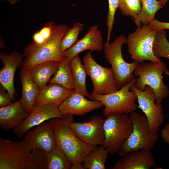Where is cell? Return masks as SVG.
Returning a JSON list of instances; mask_svg holds the SVG:
<instances>
[{"instance_id":"cell-1","label":"cell","mask_w":169,"mask_h":169,"mask_svg":"<svg viewBox=\"0 0 169 169\" xmlns=\"http://www.w3.org/2000/svg\"><path fill=\"white\" fill-rule=\"evenodd\" d=\"M0 169H46V153L25 140L0 138Z\"/></svg>"},{"instance_id":"cell-2","label":"cell","mask_w":169,"mask_h":169,"mask_svg":"<svg viewBox=\"0 0 169 169\" xmlns=\"http://www.w3.org/2000/svg\"><path fill=\"white\" fill-rule=\"evenodd\" d=\"M73 115H63L61 118L49 120L54 133L56 146L64 152L72 164L82 161L87 153L96 146L87 144L76 134L71 126Z\"/></svg>"},{"instance_id":"cell-3","label":"cell","mask_w":169,"mask_h":169,"mask_svg":"<svg viewBox=\"0 0 169 169\" xmlns=\"http://www.w3.org/2000/svg\"><path fill=\"white\" fill-rule=\"evenodd\" d=\"M70 28L64 24L57 25L53 35L40 45L32 43L23 49L24 59L22 69L28 71L34 66L44 62L59 61L64 57L60 51L61 40Z\"/></svg>"},{"instance_id":"cell-4","label":"cell","mask_w":169,"mask_h":169,"mask_svg":"<svg viewBox=\"0 0 169 169\" xmlns=\"http://www.w3.org/2000/svg\"><path fill=\"white\" fill-rule=\"evenodd\" d=\"M127 38L121 34L113 42H106L104 45V54L106 61L111 65L118 90L135 78L133 72L139 63L135 61L128 63L123 58L122 48Z\"/></svg>"},{"instance_id":"cell-5","label":"cell","mask_w":169,"mask_h":169,"mask_svg":"<svg viewBox=\"0 0 169 169\" xmlns=\"http://www.w3.org/2000/svg\"><path fill=\"white\" fill-rule=\"evenodd\" d=\"M167 69L162 61L159 62L138 63L133 74L137 77L134 83L139 90L143 91L146 85L150 86L153 90L156 97V103L161 104L162 100L169 94L168 87L163 83L162 74Z\"/></svg>"},{"instance_id":"cell-6","label":"cell","mask_w":169,"mask_h":169,"mask_svg":"<svg viewBox=\"0 0 169 169\" xmlns=\"http://www.w3.org/2000/svg\"><path fill=\"white\" fill-rule=\"evenodd\" d=\"M133 129L131 133L117 153L123 157L130 151L138 150L151 151L155 147L158 135L149 130L148 119L145 115L133 111L130 114Z\"/></svg>"},{"instance_id":"cell-7","label":"cell","mask_w":169,"mask_h":169,"mask_svg":"<svg viewBox=\"0 0 169 169\" xmlns=\"http://www.w3.org/2000/svg\"><path fill=\"white\" fill-rule=\"evenodd\" d=\"M137 79L136 78L131 82L113 93L105 95L91 93L89 94L88 98L100 101L103 104L105 108L103 113L106 117L112 114H130L138 107L136 93L132 90L130 91V87Z\"/></svg>"},{"instance_id":"cell-8","label":"cell","mask_w":169,"mask_h":169,"mask_svg":"<svg viewBox=\"0 0 169 169\" xmlns=\"http://www.w3.org/2000/svg\"><path fill=\"white\" fill-rule=\"evenodd\" d=\"M105 139L103 145L109 154L117 153L130 136L133 129L131 121L127 114H112L105 119Z\"/></svg>"},{"instance_id":"cell-9","label":"cell","mask_w":169,"mask_h":169,"mask_svg":"<svg viewBox=\"0 0 169 169\" xmlns=\"http://www.w3.org/2000/svg\"><path fill=\"white\" fill-rule=\"evenodd\" d=\"M156 31L148 25L138 27L135 31L130 33L127 38L128 50L131 57L139 63L145 60L154 62L161 61L153 52V45Z\"/></svg>"},{"instance_id":"cell-10","label":"cell","mask_w":169,"mask_h":169,"mask_svg":"<svg viewBox=\"0 0 169 169\" xmlns=\"http://www.w3.org/2000/svg\"><path fill=\"white\" fill-rule=\"evenodd\" d=\"M83 60L87 75L93 83L92 93L105 95L118 90L112 69L103 67L97 63L91 56V51L84 55Z\"/></svg>"},{"instance_id":"cell-11","label":"cell","mask_w":169,"mask_h":169,"mask_svg":"<svg viewBox=\"0 0 169 169\" xmlns=\"http://www.w3.org/2000/svg\"><path fill=\"white\" fill-rule=\"evenodd\" d=\"M130 90L136 93L138 103V108L141 109L146 117L149 123V130L153 133H157L164 120L163 111L161 104L156 103V97L152 89L146 85L145 90L138 89L134 84Z\"/></svg>"},{"instance_id":"cell-12","label":"cell","mask_w":169,"mask_h":169,"mask_svg":"<svg viewBox=\"0 0 169 169\" xmlns=\"http://www.w3.org/2000/svg\"><path fill=\"white\" fill-rule=\"evenodd\" d=\"M105 119L99 115L92 117L88 121L74 122L71 126L77 136L83 142L92 146L102 145L105 139Z\"/></svg>"},{"instance_id":"cell-13","label":"cell","mask_w":169,"mask_h":169,"mask_svg":"<svg viewBox=\"0 0 169 169\" xmlns=\"http://www.w3.org/2000/svg\"><path fill=\"white\" fill-rule=\"evenodd\" d=\"M63 116L58 106H34L28 116L13 129V132L16 136L20 138L33 127L47 120L54 118H61Z\"/></svg>"},{"instance_id":"cell-14","label":"cell","mask_w":169,"mask_h":169,"mask_svg":"<svg viewBox=\"0 0 169 169\" xmlns=\"http://www.w3.org/2000/svg\"><path fill=\"white\" fill-rule=\"evenodd\" d=\"M24 55L17 51L9 54L1 52L0 58L3 65L0 70L1 84L8 91L14 100L16 94L14 85V74L17 68L22 66Z\"/></svg>"},{"instance_id":"cell-15","label":"cell","mask_w":169,"mask_h":169,"mask_svg":"<svg viewBox=\"0 0 169 169\" xmlns=\"http://www.w3.org/2000/svg\"><path fill=\"white\" fill-rule=\"evenodd\" d=\"M85 97L74 90L73 92L58 106L59 111L63 115L69 114L81 116L104 106L100 101L89 100Z\"/></svg>"},{"instance_id":"cell-16","label":"cell","mask_w":169,"mask_h":169,"mask_svg":"<svg viewBox=\"0 0 169 169\" xmlns=\"http://www.w3.org/2000/svg\"><path fill=\"white\" fill-rule=\"evenodd\" d=\"M24 140L33 149L44 151L47 153L56 146L54 133L49 121H45L26 134Z\"/></svg>"},{"instance_id":"cell-17","label":"cell","mask_w":169,"mask_h":169,"mask_svg":"<svg viewBox=\"0 0 169 169\" xmlns=\"http://www.w3.org/2000/svg\"><path fill=\"white\" fill-rule=\"evenodd\" d=\"M104 44L101 31L97 26H91L84 37L72 47L63 53V55L70 60L76 55L86 50L100 52Z\"/></svg>"},{"instance_id":"cell-18","label":"cell","mask_w":169,"mask_h":169,"mask_svg":"<svg viewBox=\"0 0 169 169\" xmlns=\"http://www.w3.org/2000/svg\"><path fill=\"white\" fill-rule=\"evenodd\" d=\"M151 151L138 150L130 151L116 161L111 169H150L155 166Z\"/></svg>"},{"instance_id":"cell-19","label":"cell","mask_w":169,"mask_h":169,"mask_svg":"<svg viewBox=\"0 0 169 169\" xmlns=\"http://www.w3.org/2000/svg\"><path fill=\"white\" fill-rule=\"evenodd\" d=\"M20 100L0 108V125L2 130L8 131L18 125L29 115Z\"/></svg>"},{"instance_id":"cell-20","label":"cell","mask_w":169,"mask_h":169,"mask_svg":"<svg viewBox=\"0 0 169 169\" xmlns=\"http://www.w3.org/2000/svg\"><path fill=\"white\" fill-rule=\"evenodd\" d=\"M60 85L51 84L41 90L36 97L34 106H59L74 91Z\"/></svg>"},{"instance_id":"cell-21","label":"cell","mask_w":169,"mask_h":169,"mask_svg":"<svg viewBox=\"0 0 169 169\" xmlns=\"http://www.w3.org/2000/svg\"><path fill=\"white\" fill-rule=\"evenodd\" d=\"M20 77L22 85L20 100L24 108L29 114L34 106L35 100L40 90L31 79L28 71L22 69Z\"/></svg>"},{"instance_id":"cell-22","label":"cell","mask_w":169,"mask_h":169,"mask_svg":"<svg viewBox=\"0 0 169 169\" xmlns=\"http://www.w3.org/2000/svg\"><path fill=\"white\" fill-rule=\"evenodd\" d=\"M59 61H50L38 64L28 71L32 80L40 90L46 85L56 72Z\"/></svg>"},{"instance_id":"cell-23","label":"cell","mask_w":169,"mask_h":169,"mask_svg":"<svg viewBox=\"0 0 169 169\" xmlns=\"http://www.w3.org/2000/svg\"><path fill=\"white\" fill-rule=\"evenodd\" d=\"M69 64L72 74L74 90L88 98L89 94L86 86L87 74L79 55H76L69 60Z\"/></svg>"},{"instance_id":"cell-24","label":"cell","mask_w":169,"mask_h":169,"mask_svg":"<svg viewBox=\"0 0 169 169\" xmlns=\"http://www.w3.org/2000/svg\"><path fill=\"white\" fill-rule=\"evenodd\" d=\"M69 61L68 58L64 56L59 61L58 66L53 77L49 80L50 83L74 90L73 77Z\"/></svg>"},{"instance_id":"cell-25","label":"cell","mask_w":169,"mask_h":169,"mask_svg":"<svg viewBox=\"0 0 169 169\" xmlns=\"http://www.w3.org/2000/svg\"><path fill=\"white\" fill-rule=\"evenodd\" d=\"M109 154L103 146H96L84 157L83 164L85 169H105Z\"/></svg>"},{"instance_id":"cell-26","label":"cell","mask_w":169,"mask_h":169,"mask_svg":"<svg viewBox=\"0 0 169 169\" xmlns=\"http://www.w3.org/2000/svg\"><path fill=\"white\" fill-rule=\"evenodd\" d=\"M141 8L136 18L134 20L136 26H141L143 25H148L154 19L156 13L162 8L159 0H140Z\"/></svg>"},{"instance_id":"cell-27","label":"cell","mask_w":169,"mask_h":169,"mask_svg":"<svg viewBox=\"0 0 169 169\" xmlns=\"http://www.w3.org/2000/svg\"><path fill=\"white\" fill-rule=\"evenodd\" d=\"M46 169H70L72 162L63 151L57 146L51 151L46 153Z\"/></svg>"},{"instance_id":"cell-28","label":"cell","mask_w":169,"mask_h":169,"mask_svg":"<svg viewBox=\"0 0 169 169\" xmlns=\"http://www.w3.org/2000/svg\"><path fill=\"white\" fill-rule=\"evenodd\" d=\"M165 29L156 31L153 45V52L157 58H166L169 59V42Z\"/></svg>"},{"instance_id":"cell-29","label":"cell","mask_w":169,"mask_h":169,"mask_svg":"<svg viewBox=\"0 0 169 169\" xmlns=\"http://www.w3.org/2000/svg\"><path fill=\"white\" fill-rule=\"evenodd\" d=\"M83 27V24L82 23H75L65 34L61 40L59 46L60 50L62 53L78 41V36Z\"/></svg>"},{"instance_id":"cell-30","label":"cell","mask_w":169,"mask_h":169,"mask_svg":"<svg viewBox=\"0 0 169 169\" xmlns=\"http://www.w3.org/2000/svg\"><path fill=\"white\" fill-rule=\"evenodd\" d=\"M141 8L140 0H120L119 9L122 14L135 20Z\"/></svg>"},{"instance_id":"cell-31","label":"cell","mask_w":169,"mask_h":169,"mask_svg":"<svg viewBox=\"0 0 169 169\" xmlns=\"http://www.w3.org/2000/svg\"><path fill=\"white\" fill-rule=\"evenodd\" d=\"M56 25L52 21L47 23L39 30L34 34L32 43L40 45L48 40L53 35Z\"/></svg>"},{"instance_id":"cell-32","label":"cell","mask_w":169,"mask_h":169,"mask_svg":"<svg viewBox=\"0 0 169 169\" xmlns=\"http://www.w3.org/2000/svg\"><path fill=\"white\" fill-rule=\"evenodd\" d=\"M120 0H108V11L107 17L106 42L110 43L112 30L115 23V15L119 8Z\"/></svg>"},{"instance_id":"cell-33","label":"cell","mask_w":169,"mask_h":169,"mask_svg":"<svg viewBox=\"0 0 169 169\" xmlns=\"http://www.w3.org/2000/svg\"><path fill=\"white\" fill-rule=\"evenodd\" d=\"M12 97L8 91L0 84V107H4L12 103Z\"/></svg>"},{"instance_id":"cell-34","label":"cell","mask_w":169,"mask_h":169,"mask_svg":"<svg viewBox=\"0 0 169 169\" xmlns=\"http://www.w3.org/2000/svg\"><path fill=\"white\" fill-rule=\"evenodd\" d=\"M149 25L152 29L156 31L162 29H169V22H162L155 18Z\"/></svg>"},{"instance_id":"cell-35","label":"cell","mask_w":169,"mask_h":169,"mask_svg":"<svg viewBox=\"0 0 169 169\" xmlns=\"http://www.w3.org/2000/svg\"><path fill=\"white\" fill-rule=\"evenodd\" d=\"M161 133L163 141L169 144V123L166 124L161 130Z\"/></svg>"},{"instance_id":"cell-36","label":"cell","mask_w":169,"mask_h":169,"mask_svg":"<svg viewBox=\"0 0 169 169\" xmlns=\"http://www.w3.org/2000/svg\"><path fill=\"white\" fill-rule=\"evenodd\" d=\"M70 169H85L83 164V162L81 161H77L73 163Z\"/></svg>"},{"instance_id":"cell-37","label":"cell","mask_w":169,"mask_h":169,"mask_svg":"<svg viewBox=\"0 0 169 169\" xmlns=\"http://www.w3.org/2000/svg\"><path fill=\"white\" fill-rule=\"evenodd\" d=\"M4 1L8 2L11 4L14 5L21 0H2Z\"/></svg>"},{"instance_id":"cell-38","label":"cell","mask_w":169,"mask_h":169,"mask_svg":"<svg viewBox=\"0 0 169 169\" xmlns=\"http://www.w3.org/2000/svg\"><path fill=\"white\" fill-rule=\"evenodd\" d=\"M169 0H159L162 6L163 7L164 6L166 2Z\"/></svg>"},{"instance_id":"cell-39","label":"cell","mask_w":169,"mask_h":169,"mask_svg":"<svg viewBox=\"0 0 169 169\" xmlns=\"http://www.w3.org/2000/svg\"><path fill=\"white\" fill-rule=\"evenodd\" d=\"M165 73L166 75L169 76V71L167 70V69L166 70Z\"/></svg>"}]
</instances>
